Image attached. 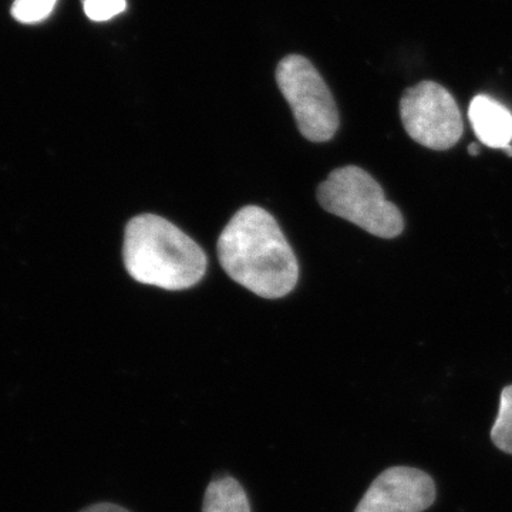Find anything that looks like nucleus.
I'll return each mask as SVG.
<instances>
[{
  "label": "nucleus",
  "instance_id": "nucleus-1",
  "mask_svg": "<svg viewBox=\"0 0 512 512\" xmlns=\"http://www.w3.org/2000/svg\"><path fill=\"white\" fill-rule=\"evenodd\" d=\"M217 251L229 278L262 298H284L298 284V259L264 208L239 210L221 232Z\"/></svg>",
  "mask_w": 512,
  "mask_h": 512
},
{
  "label": "nucleus",
  "instance_id": "nucleus-2",
  "mask_svg": "<svg viewBox=\"0 0 512 512\" xmlns=\"http://www.w3.org/2000/svg\"><path fill=\"white\" fill-rule=\"evenodd\" d=\"M124 265L131 278L165 291H184L207 272V255L194 239L154 214L137 215L124 232Z\"/></svg>",
  "mask_w": 512,
  "mask_h": 512
},
{
  "label": "nucleus",
  "instance_id": "nucleus-3",
  "mask_svg": "<svg viewBox=\"0 0 512 512\" xmlns=\"http://www.w3.org/2000/svg\"><path fill=\"white\" fill-rule=\"evenodd\" d=\"M318 201L323 210L375 237L392 239L403 232L402 212L386 200L375 178L356 165L333 170L319 185Z\"/></svg>",
  "mask_w": 512,
  "mask_h": 512
},
{
  "label": "nucleus",
  "instance_id": "nucleus-4",
  "mask_svg": "<svg viewBox=\"0 0 512 512\" xmlns=\"http://www.w3.org/2000/svg\"><path fill=\"white\" fill-rule=\"evenodd\" d=\"M276 82L306 140L326 143L335 137L340 124L336 101L308 59L296 55L285 57L276 69Z\"/></svg>",
  "mask_w": 512,
  "mask_h": 512
},
{
  "label": "nucleus",
  "instance_id": "nucleus-5",
  "mask_svg": "<svg viewBox=\"0 0 512 512\" xmlns=\"http://www.w3.org/2000/svg\"><path fill=\"white\" fill-rule=\"evenodd\" d=\"M400 117L406 133L430 150H450L463 137V117L456 99L441 84L430 80L404 92Z\"/></svg>",
  "mask_w": 512,
  "mask_h": 512
},
{
  "label": "nucleus",
  "instance_id": "nucleus-6",
  "mask_svg": "<svg viewBox=\"0 0 512 512\" xmlns=\"http://www.w3.org/2000/svg\"><path fill=\"white\" fill-rule=\"evenodd\" d=\"M436 500V485L424 471L392 467L363 495L355 512H423Z\"/></svg>",
  "mask_w": 512,
  "mask_h": 512
},
{
  "label": "nucleus",
  "instance_id": "nucleus-7",
  "mask_svg": "<svg viewBox=\"0 0 512 512\" xmlns=\"http://www.w3.org/2000/svg\"><path fill=\"white\" fill-rule=\"evenodd\" d=\"M468 119L484 146L505 150L512 141V113L500 101L478 94L470 103Z\"/></svg>",
  "mask_w": 512,
  "mask_h": 512
},
{
  "label": "nucleus",
  "instance_id": "nucleus-8",
  "mask_svg": "<svg viewBox=\"0 0 512 512\" xmlns=\"http://www.w3.org/2000/svg\"><path fill=\"white\" fill-rule=\"evenodd\" d=\"M202 512H251L248 495L235 478H215L205 491Z\"/></svg>",
  "mask_w": 512,
  "mask_h": 512
},
{
  "label": "nucleus",
  "instance_id": "nucleus-9",
  "mask_svg": "<svg viewBox=\"0 0 512 512\" xmlns=\"http://www.w3.org/2000/svg\"><path fill=\"white\" fill-rule=\"evenodd\" d=\"M491 440L504 453L512 454V386L501 393L500 410L491 429Z\"/></svg>",
  "mask_w": 512,
  "mask_h": 512
},
{
  "label": "nucleus",
  "instance_id": "nucleus-10",
  "mask_svg": "<svg viewBox=\"0 0 512 512\" xmlns=\"http://www.w3.org/2000/svg\"><path fill=\"white\" fill-rule=\"evenodd\" d=\"M56 3L57 0H16L12 15L22 23H39L49 18Z\"/></svg>",
  "mask_w": 512,
  "mask_h": 512
},
{
  "label": "nucleus",
  "instance_id": "nucleus-11",
  "mask_svg": "<svg viewBox=\"0 0 512 512\" xmlns=\"http://www.w3.org/2000/svg\"><path fill=\"white\" fill-rule=\"evenodd\" d=\"M84 13L94 22H106L127 8L126 0H84Z\"/></svg>",
  "mask_w": 512,
  "mask_h": 512
},
{
  "label": "nucleus",
  "instance_id": "nucleus-12",
  "mask_svg": "<svg viewBox=\"0 0 512 512\" xmlns=\"http://www.w3.org/2000/svg\"><path fill=\"white\" fill-rule=\"evenodd\" d=\"M80 512H130L126 508L120 507V505H114L109 503H101L90 505V507L84 508Z\"/></svg>",
  "mask_w": 512,
  "mask_h": 512
},
{
  "label": "nucleus",
  "instance_id": "nucleus-13",
  "mask_svg": "<svg viewBox=\"0 0 512 512\" xmlns=\"http://www.w3.org/2000/svg\"><path fill=\"white\" fill-rule=\"evenodd\" d=\"M478 153H480V150H478L477 144H471L470 148H468V154L470 156H478Z\"/></svg>",
  "mask_w": 512,
  "mask_h": 512
}]
</instances>
